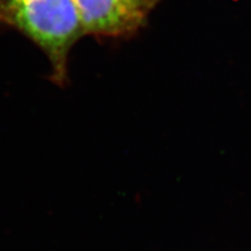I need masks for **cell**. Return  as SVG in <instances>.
<instances>
[{
	"label": "cell",
	"instance_id": "cell-1",
	"mask_svg": "<svg viewBox=\"0 0 251 251\" xmlns=\"http://www.w3.org/2000/svg\"><path fill=\"white\" fill-rule=\"evenodd\" d=\"M0 26L39 47L51 67L50 80L67 85L70 50L85 36L74 0H0Z\"/></svg>",
	"mask_w": 251,
	"mask_h": 251
},
{
	"label": "cell",
	"instance_id": "cell-2",
	"mask_svg": "<svg viewBox=\"0 0 251 251\" xmlns=\"http://www.w3.org/2000/svg\"><path fill=\"white\" fill-rule=\"evenodd\" d=\"M85 36L128 39L148 23L161 0H74Z\"/></svg>",
	"mask_w": 251,
	"mask_h": 251
}]
</instances>
